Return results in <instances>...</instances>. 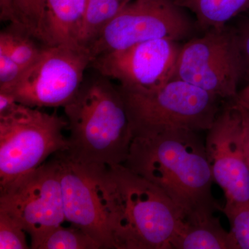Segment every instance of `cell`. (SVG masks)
Masks as SVG:
<instances>
[{
	"label": "cell",
	"instance_id": "9c48e42d",
	"mask_svg": "<svg viewBox=\"0 0 249 249\" xmlns=\"http://www.w3.org/2000/svg\"><path fill=\"white\" fill-rule=\"evenodd\" d=\"M182 45L174 79L182 80L228 102L238 93L243 69L229 24Z\"/></svg>",
	"mask_w": 249,
	"mask_h": 249
},
{
	"label": "cell",
	"instance_id": "7a4b0ae2",
	"mask_svg": "<svg viewBox=\"0 0 249 249\" xmlns=\"http://www.w3.org/2000/svg\"><path fill=\"white\" fill-rule=\"evenodd\" d=\"M198 132L176 129L134 137L124 165L159 187L183 215L219 209L205 142Z\"/></svg>",
	"mask_w": 249,
	"mask_h": 249
},
{
	"label": "cell",
	"instance_id": "3957f363",
	"mask_svg": "<svg viewBox=\"0 0 249 249\" xmlns=\"http://www.w3.org/2000/svg\"><path fill=\"white\" fill-rule=\"evenodd\" d=\"M107 79L102 76L83 83L63 107L70 132L65 152L83 163L124 164L133 141L120 90Z\"/></svg>",
	"mask_w": 249,
	"mask_h": 249
},
{
	"label": "cell",
	"instance_id": "30bf717a",
	"mask_svg": "<svg viewBox=\"0 0 249 249\" xmlns=\"http://www.w3.org/2000/svg\"><path fill=\"white\" fill-rule=\"evenodd\" d=\"M182 45L171 39H156L102 54L90 66L102 76L119 82L129 91L150 92L174 79Z\"/></svg>",
	"mask_w": 249,
	"mask_h": 249
},
{
	"label": "cell",
	"instance_id": "e0dca14e",
	"mask_svg": "<svg viewBox=\"0 0 249 249\" xmlns=\"http://www.w3.org/2000/svg\"><path fill=\"white\" fill-rule=\"evenodd\" d=\"M124 5L120 0H88L78 39L80 45L88 47Z\"/></svg>",
	"mask_w": 249,
	"mask_h": 249
},
{
	"label": "cell",
	"instance_id": "6da1fadb",
	"mask_svg": "<svg viewBox=\"0 0 249 249\" xmlns=\"http://www.w3.org/2000/svg\"><path fill=\"white\" fill-rule=\"evenodd\" d=\"M98 191L114 249H170L183 213L124 164L100 165Z\"/></svg>",
	"mask_w": 249,
	"mask_h": 249
},
{
	"label": "cell",
	"instance_id": "5bb4252c",
	"mask_svg": "<svg viewBox=\"0 0 249 249\" xmlns=\"http://www.w3.org/2000/svg\"><path fill=\"white\" fill-rule=\"evenodd\" d=\"M45 2L44 45H80L78 39L88 0H45Z\"/></svg>",
	"mask_w": 249,
	"mask_h": 249
},
{
	"label": "cell",
	"instance_id": "4316f807",
	"mask_svg": "<svg viewBox=\"0 0 249 249\" xmlns=\"http://www.w3.org/2000/svg\"><path fill=\"white\" fill-rule=\"evenodd\" d=\"M121 3H123L124 4H127L129 1H132V0H120Z\"/></svg>",
	"mask_w": 249,
	"mask_h": 249
},
{
	"label": "cell",
	"instance_id": "7c38bea8",
	"mask_svg": "<svg viewBox=\"0 0 249 249\" xmlns=\"http://www.w3.org/2000/svg\"><path fill=\"white\" fill-rule=\"evenodd\" d=\"M55 156L60 164L65 220L86 232L102 249H114L98 191L101 165L78 161L65 151Z\"/></svg>",
	"mask_w": 249,
	"mask_h": 249
},
{
	"label": "cell",
	"instance_id": "603a6c76",
	"mask_svg": "<svg viewBox=\"0 0 249 249\" xmlns=\"http://www.w3.org/2000/svg\"><path fill=\"white\" fill-rule=\"evenodd\" d=\"M24 70L11 57L0 52V91H5L14 85Z\"/></svg>",
	"mask_w": 249,
	"mask_h": 249
},
{
	"label": "cell",
	"instance_id": "ba28073f",
	"mask_svg": "<svg viewBox=\"0 0 249 249\" xmlns=\"http://www.w3.org/2000/svg\"><path fill=\"white\" fill-rule=\"evenodd\" d=\"M0 211L14 218L30 235L31 249L62 225L66 220L56 157L0 186Z\"/></svg>",
	"mask_w": 249,
	"mask_h": 249
},
{
	"label": "cell",
	"instance_id": "484cf974",
	"mask_svg": "<svg viewBox=\"0 0 249 249\" xmlns=\"http://www.w3.org/2000/svg\"><path fill=\"white\" fill-rule=\"evenodd\" d=\"M230 102L233 103L237 107L243 108L249 111V82L243 89L239 91L235 99Z\"/></svg>",
	"mask_w": 249,
	"mask_h": 249
},
{
	"label": "cell",
	"instance_id": "52a82bcc",
	"mask_svg": "<svg viewBox=\"0 0 249 249\" xmlns=\"http://www.w3.org/2000/svg\"><path fill=\"white\" fill-rule=\"evenodd\" d=\"M194 27L186 10L174 0H132L123 6L88 48L93 61L102 54L145 41L186 40Z\"/></svg>",
	"mask_w": 249,
	"mask_h": 249
},
{
	"label": "cell",
	"instance_id": "277c9868",
	"mask_svg": "<svg viewBox=\"0 0 249 249\" xmlns=\"http://www.w3.org/2000/svg\"><path fill=\"white\" fill-rule=\"evenodd\" d=\"M134 137L183 129L199 132L213 125L222 99L182 80L173 79L150 92L119 87Z\"/></svg>",
	"mask_w": 249,
	"mask_h": 249
},
{
	"label": "cell",
	"instance_id": "ffe728a7",
	"mask_svg": "<svg viewBox=\"0 0 249 249\" xmlns=\"http://www.w3.org/2000/svg\"><path fill=\"white\" fill-rule=\"evenodd\" d=\"M219 209L230 222V231L238 249H249V203Z\"/></svg>",
	"mask_w": 249,
	"mask_h": 249
},
{
	"label": "cell",
	"instance_id": "8fae6325",
	"mask_svg": "<svg viewBox=\"0 0 249 249\" xmlns=\"http://www.w3.org/2000/svg\"><path fill=\"white\" fill-rule=\"evenodd\" d=\"M206 154L213 181L229 208L249 203V169L241 142V115L231 102L222 107L207 130Z\"/></svg>",
	"mask_w": 249,
	"mask_h": 249
},
{
	"label": "cell",
	"instance_id": "5b68a950",
	"mask_svg": "<svg viewBox=\"0 0 249 249\" xmlns=\"http://www.w3.org/2000/svg\"><path fill=\"white\" fill-rule=\"evenodd\" d=\"M67 121L19 103L0 117V186L40 167L50 156L68 149Z\"/></svg>",
	"mask_w": 249,
	"mask_h": 249
},
{
	"label": "cell",
	"instance_id": "2e32d148",
	"mask_svg": "<svg viewBox=\"0 0 249 249\" xmlns=\"http://www.w3.org/2000/svg\"><path fill=\"white\" fill-rule=\"evenodd\" d=\"M0 18L11 29L45 42V0H0Z\"/></svg>",
	"mask_w": 249,
	"mask_h": 249
},
{
	"label": "cell",
	"instance_id": "9a60e30c",
	"mask_svg": "<svg viewBox=\"0 0 249 249\" xmlns=\"http://www.w3.org/2000/svg\"><path fill=\"white\" fill-rule=\"evenodd\" d=\"M174 2L193 14L196 24L203 32L224 27L249 11V0H174Z\"/></svg>",
	"mask_w": 249,
	"mask_h": 249
},
{
	"label": "cell",
	"instance_id": "44dd1931",
	"mask_svg": "<svg viewBox=\"0 0 249 249\" xmlns=\"http://www.w3.org/2000/svg\"><path fill=\"white\" fill-rule=\"evenodd\" d=\"M27 249L25 231L14 218L0 211V249Z\"/></svg>",
	"mask_w": 249,
	"mask_h": 249
},
{
	"label": "cell",
	"instance_id": "7402d4cb",
	"mask_svg": "<svg viewBox=\"0 0 249 249\" xmlns=\"http://www.w3.org/2000/svg\"><path fill=\"white\" fill-rule=\"evenodd\" d=\"M229 24L233 33L240 53L243 80L247 83L249 82V11L240 15Z\"/></svg>",
	"mask_w": 249,
	"mask_h": 249
},
{
	"label": "cell",
	"instance_id": "8992f818",
	"mask_svg": "<svg viewBox=\"0 0 249 249\" xmlns=\"http://www.w3.org/2000/svg\"><path fill=\"white\" fill-rule=\"evenodd\" d=\"M92 58L80 45L45 46L38 58L23 71L18 81L3 92L31 107H64L83 83Z\"/></svg>",
	"mask_w": 249,
	"mask_h": 249
},
{
	"label": "cell",
	"instance_id": "d6986e66",
	"mask_svg": "<svg viewBox=\"0 0 249 249\" xmlns=\"http://www.w3.org/2000/svg\"><path fill=\"white\" fill-rule=\"evenodd\" d=\"M34 39L11 29L0 34V52L11 57L25 70L37 60L42 52Z\"/></svg>",
	"mask_w": 249,
	"mask_h": 249
},
{
	"label": "cell",
	"instance_id": "d4e9b609",
	"mask_svg": "<svg viewBox=\"0 0 249 249\" xmlns=\"http://www.w3.org/2000/svg\"><path fill=\"white\" fill-rule=\"evenodd\" d=\"M19 103L9 93L0 91V117L9 115L16 109Z\"/></svg>",
	"mask_w": 249,
	"mask_h": 249
},
{
	"label": "cell",
	"instance_id": "4fadbf2b",
	"mask_svg": "<svg viewBox=\"0 0 249 249\" xmlns=\"http://www.w3.org/2000/svg\"><path fill=\"white\" fill-rule=\"evenodd\" d=\"M214 211H199L185 216L170 243V249H239Z\"/></svg>",
	"mask_w": 249,
	"mask_h": 249
},
{
	"label": "cell",
	"instance_id": "ac0fdd59",
	"mask_svg": "<svg viewBox=\"0 0 249 249\" xmlns=\"http://www.w3.org/2000/svg\"><path fill=\"white\" fill-rule=\"evenodd\" d=\"M34 249H100L98 242L79 228L62 225L48 232Z\"/></svg>",
	"mask_w": 249,
	"mask_h": 249
},
{
	"label": "cell",
	"instance_id": "cb8c5ba5",
	"mask_svg": "<svg viewBox=\"0 0 249 249\" xmlns=\"http://www.w3.org/2000/svg\"><path fill=\"white\" fill-rule=\"evenodd\" d=\"M235 106L238 108L240 112L241 142H242V150H243L246 163L248 165L249 169V111L246 110L243 108Z\"/></svg>",
	"mask_w": 249,
	"mask_h": 249
}]
</instances>
